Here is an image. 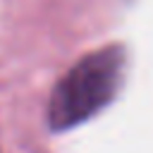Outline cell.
Wrapping results in <instances>:
<instances>
[{"instance_id":"1","label":"cell","mask_w":153,"mask_h":153,"mask_svg":"<svg viewBox=\"0 0 153 153\" xmlns=\"http://www.w3.org/2000/svg\"><path fill=\"white\" fill-rule=\"evenodd\" d=\"M124 55L120 48H103L79 60L55 86L48 120L53 129H69L105 108L120 88Z\"/></svg>"}]
</instances>
